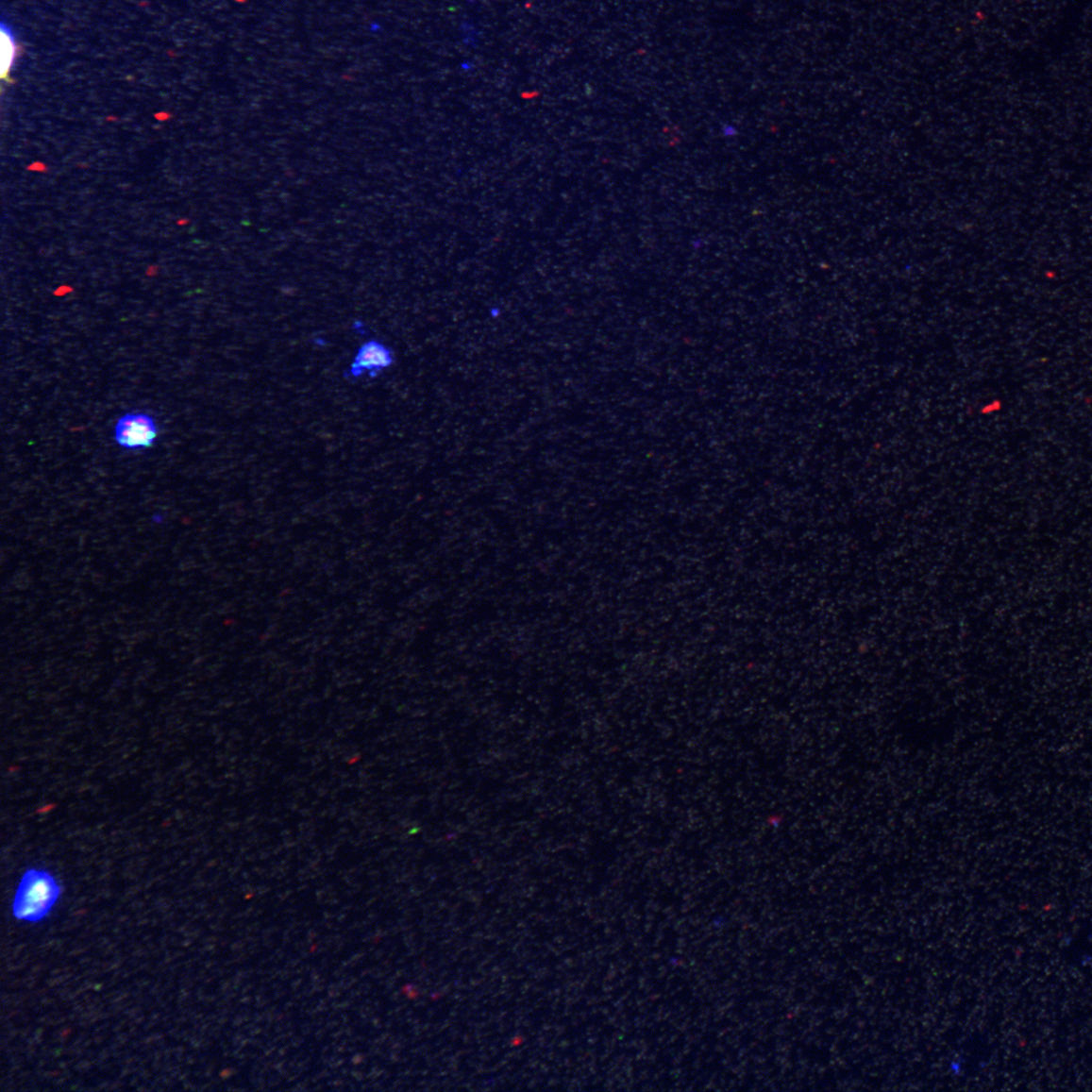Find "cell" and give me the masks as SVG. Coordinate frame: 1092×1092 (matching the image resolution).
<instances>
[{"label":"cell","instance_id":"obj_1","mask_svg":"<svg viewBox=\"0 0 1092 1092\" xmlns=\"http://www.w3.org/2000/svg\"><path fill=\"white\" fill-rule=\"evenodd\" d=\"M60 896L61 886L50 872L28 869L14 895L13 916L26 923H38L50 914Z\"/></svg>","mask_w":1092,"mask_h":1092},{"label":"cell","instance_id":"obj_2","mask_svg":"<svg viewBox=\"0 0 1092 1092\" xmlns=\"http://www.w3.org/2000/svg\"><path fill=\"white\" fill-rule=\"evenodd\" d=\"M159 427L148 414L130 413L119 419L115 428L116 443L125 449H144L153 445Z\"/></svg>","mask_w":1092,"mask_h":1092},{"label":"cell","instance_id":"obj_3","mask_svg":"<svg viewBox=\"0 0 1092 1092\" xmlns=\"http://www.w3.org/2000/svg\"><path fill=\"white\" fill-rule=\"evenodd\" d=\"M393 361V354L388 347L378 342H370L359 350L351 366V374L354 377H361L364 373H371L373 377L376 373L386 370Z\"/></svg>","mask_w":1092,"mask_h":1092},{"label":"cell","instance_id":"obj_4","mask_svg":"<svg viewBox=\"0 0 1092 1092\" xmlns=\"http://www.w3.org/2000/svg\"><path fill=\"white\" fill-rule=\"evenodd\" d=\"M0 46H2V77L8 80L10 69L17 59V42L14 40L9 27L5 23L2 24V31H0Z\"/></svg>","mask_w":1092,"mask_h":1092},{"label":"cell","instance_id":"obj_5","mask_svg":"<svg viewBox=\"0 0 1092 1092\" xmlns=\"http://www.w3.org/2000/svg\"><path fill=\"white\" fill-rule=\"evenodd\" d=\"M499 314H500V311H496V310L494 309V310L492 311L491 316H492V317H498V316H499Z\"/></svg>","mask_w":1092,"mask_h":1092}]
</instances>
